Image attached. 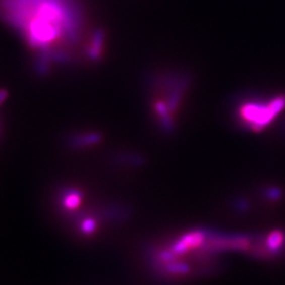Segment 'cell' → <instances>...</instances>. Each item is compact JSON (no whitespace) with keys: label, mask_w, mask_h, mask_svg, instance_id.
Masks as SVG:
<instances>
[{"label":"cell","mask_w":285,"mask_h":285,"mask_svg":"<svg viewBox=\"0 0 285 285\" xmlns=\"http://www.w3.org/2000/svg\"><path fill=\"white\" fill-rule=\"evenodd\" d=\"M0 11L37 48L73 38L79 27L71 0H0Z\"/></svg>","instance_id":"6da1fadb"},{"label":"cell","mask_w":285,"mask_h":285,"mask_svg":"<svg viewBox=\"0 0 285 285\" xmlns=\"http://www.w3.org/2000/svg\"><path fill=\"white\" fill-rule=\"evenodd\" d=\"M252 239H227L207 233L192 232L179 237L158 254V263L167 276L186 279L207 271L218 263L227 250H243L250 253Z\"/></svg>","instance_id":"7a4b0ae2"},{"label":"cell","mask_w":285,"mask_h":285,"mask_svg":"<svg viewBox=\"0 0 285 285\" xmlns=\"http://www.w3.org/2000/svg\"><path fill=\"white\" fill-rule=\"evenodd\" d=\"M95 230V223L93 221H86L83 224V232L86 234L92 233Z\"/></svg>","instance_id":"3957f363"}]
</instances>
